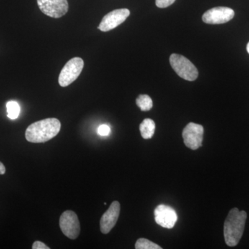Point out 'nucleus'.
Segmentation results:
<instances>
[{
  "mask_svg": "<svg viewBox=\"0 0 249 249\" xmlns=\"http://www.w3.org/2000/svg\"><path fill=\"white\" fill-rule=\"evenodd\" d=\"M97 132L101 137H107L111 133V128L107 124H103L98 127Z\"/></svg>",
  "mask_w": 249,
  "mask_h": 249,
  "instance_id": "dca6fc26",
  "label": "nucleus"
},
{
  "mask_svg": "<svg viewBox=\"0 0 249 249\" xmlns=\"http://www.w3.org/2000/svg\"><path fill=\"white\" fill-rule=\"evenodd\" d=\"M61 124L55 118H49L37 121L27 127L25 137L27 142L34 143L45 142L58 135Z\"/></svg>",
  "mask_w": 249,
  "mask_h": 249,
  "instance_id": "f257e3e1",
  "label": "nucleus"
},
{
  "mask_svg": "<svg viewBox=\"0 0 249 249\" xmlns=\"http://www.w3.org/2000/svg\"><path fill=\"white\" fill-rule=\"evenodd\" d=\"M155 222L165 229H173L178 221L176 211L167 205H160L155 210Z\"/></svg>",
  "mask_w": 249,
  "mask_h": 249,
  "instance_id": "9d476101",
  "label": "nucleus"
},
{
  "mask_svg": "<svg viewBox=\"0 0 249 249\" xmlns=\"http://www.w3.org/2000/svg\"><path fill=\"white\" fill-rule=\"evenodd\" d=\"M204 127L201 124L190 123L183 129L182 137L186 147L191 150H197L202 145Z\"/></svg>",
  "mask_w": 249,
  "mask_h": 249,
  "instance_id": "39448f33",
  "label": "nucleus"
},
{
  "mask_svg": "<svg viewBox=\"0 0 249 249\" xmlns=\"http://www.w3.org/2000/svg\"><path fill=\"white\" fill-rule=\"evenodd\" d=\"M175 0H156V5L159 8H167L175 2Z\"/></svg>",
  "mask_w": 249,
  "mask_h": 249,
  "instance_id": "f3484780",
  "label": "nucleus"
},
{
  "mask_svg": "<svg viewBox=\"0 0 249 249\" xmlns=\"http://www.w3.org/2000/svg\"><path fill=\"white\" fill-rule=\"evenodd\" d=\"M6 110H7L8 117L14 120V119H17L19 115L20 107L16 101H9L6 103Z\"/></svg>",
  "mask_w": 249,
  "mask_h": 249,
  "instance_id": "4468645a",
  "label": "nucleus"
},
{
  "mask_svg": "<svg viewBox=\"0 0 249 249\" xmlns=\"http://www.w3.org/2000/svg\"><path fill=\"white\" fill-rule=\"evenodd\" d=\"M247 52H248V53H249V43L247 44Z\"/></svg>",
  "mask_w": 249,
  "mask_h": 249,
  "instance_id": "aec40b11",
  "label": "nucleus"
},
{
  "mask_svg": "<svg viewBox=\"0 0 249 249\" xmlns=\"http://www.w3.org/2000/svg\"><path fill=\"white\" fill-rule=\"evenodd\" d=\"M247 214L245 211L233 208L229 211L224 225L226 244L229 247H235L243 235Z\"/></svg>",
  "mask_w": 249,
  "mask_h": 249,
  "instance_id": "f03ea898",
  "label": "nucleus"
},
{
  "mask_svg": "<svg viewBox=\"0 0 249 249\" xmlns=\"http://www.w3.org/2000/svg\"><path fill=\"white\" fill-rule=\"evenodd\" d=\"M137 249H161V247L145 238H140L135 244Z\"/></svg>",
  "mask_w": 249,
  "mask_h": 249,
  "instance_id": "2eb2a0df",
  "label": "nucleus"
},
{
  "mask_svg": "<svg viewBox=\"0 0 249 249\" xmlns=\"http://www.w3.org/2000/svg\"><path fill=\"white\" fill-rule=\"evenodd\" d=\"M84 67L83 59L76 57L67 62L59 75L58 83L62 88L69 86L80 76Z\"/></svg>",
  "mask_w": 249,
  "mask_h": 249,
  "instance_id": "20e7f679",
  "label": "nucleus"
},
{
  "mask_svg": "<svg viewBox=\"0 0 249 249\" xmlns=\"http://www.w3.org/2000/svg\"><path fill=\"white\" fill-rule=\"evenodd\" d=\"M60 227L64 235L75 240L79 235L80 225L78 216L73 211H66L60 217Z\"/></svg>",
  "mask_w": 249,
  "mask_h": 249,
  "instance_id": "423d86ee",
  "label": "nucleus"
},
{
  "mask_svg": "<svg viewBox=\"0 0 249 249\" xmlns=\"http://www.w3.org/2000/svg\"><path fill=\"white\" fill-rule=\"evenodd\" d=\"M129 15L130 11L127 9L114 10L103 17L98 29L103 32L112 30L124 23Z\"/></svg>",
  "mask_w": 249,
  "mask_h": 249,
  "instance_id": "1a4fd4ad",
  "label": "nucleus"
},
{
  "mask_svg": "<svg viewBox=\"0 0 249 249\" xmlns=\"http://www.w3.org/2000/svg\"><path fill=\"white\" fill-rule=\"evenodd\" d=\"M33 249H49V247H47L45 244L43 242H40V241H36L32 246Z\"/></svg>",
  "mask_w": 249,
  "mask_h": 249,
  "instance_id": "a211bd4d",
  "label": "nucleus"
},
{
  "mask_svg": "<svg viewBox=\"0 0 249 249\" xmlns=\"http://www.w3.org/2000/svg\"><path fill=\"white\" fill-rule=\"evenodd\" d=\"M234 16L235 12L231 8L218 6L205 12L202 16V20L206 24H224L231 20Z\"/></svg>",
  "mask_w": 249,
  "mask_h": 249,
  "instance_id": "6e6552de",
  "label": "nucleus"
},
{
  "mask_svg": "<svg viewBox=\"0 0 249 249\" xmlns=\"http://www.w3.org/2000/svg\"><path fill=\"white\" fill-rule=\"evenodd\" d=\"M6 173V168L1 162H0V175H4Z\"/></svg>",
  "mask_w": 249,
  "mask_h": 249,
  "instance_id": "6ab92c4d",
  "label": "nucleus"
},
{
  "mask_svg": "<svg viewBox=\"0 0 249 249\" xmlns=\"http://www.w3.org/2000/svg\"><path fill=\"white\" fill-rule=\"evenodd\" d=\"M170 63L174 71L183 79L194 81L197 78L199 75L197 69L186 57L179 54H172L170 57Z\"/></svg>",
  "mask_w": 249,
  "mask_h": 249,
  "instance_id": "7ed1b4c3",
  "label": "nucleus"
},
{
  "mask_svg": "<svg viewBox=\"0 0 249 249\" xmlns=\"http://www.w3.org/2000/svg\"><path fill=\"white\" fill-rule=\"evenodd\" d=\"M155 121L150 119H145L139 126L141 134L144 139H151L155 132Z\"/></svg>",
  "mask_w": 249,
  "mask_h": 249,
  "instance_id": "f8f14e48",
  "label": "nucleus"
},
{
  "mask_svg": "<svg viewBox=\"0 0 249 249\" xmlns=\"http://www.w3.org/2000/svg\"><path fill=\"white\" fill-rule=\"evenodd\" d=\"M121 205L117 201H113L107 211L103 214L100 221L101 231L107 234L116 225L120 214Z\"/></svg>",
  "mask_w": 249,
  "mask_h": 249,
  "instance_id": "9b49d317",
  "label": "nucleus"
},
{
  "mask_svg": "<svg viewBox=\"0 0 249 249\" xmlns=\"http://www.w3.org/2000/svg\"><path fill=\"white\" fill-rule=\"evenodd\" d=\"M37 5L44 14L53 18H60L68 12L67 0H37Z\"/></svg>",
  "mask_w": 249,
  "mask_h": 249,
  "instance_id": "0eeeda50",
  "label": "nucleus"
},
{
  "mask_svg": "<svg viewBox=\"0 0 249 249\" xmlns=\"http://www.w3.org/2000/svg\"><path fill=\"white\" fill-rule=\"evenodd\" d=\"M137 106L142 111H150L153 106L152 98L146 94L139 95L136 100Z\"/></svg>",
  "mask_w": 249,
  "mask_h": 249,
  "instance_id": "ddd939ff",
  "label": "nucleus"
}]
</instances>
